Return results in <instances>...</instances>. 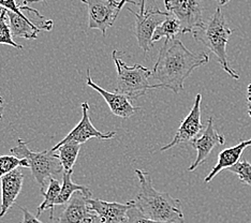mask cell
<instances>
[{"label": "cell", "mask_w": 251, "mask_h": 223, "mask_svg": "<svg viewBox=\"0 0 251 223\" xmlns=\"http://www.w3.org/2000/svg\"><path fill=\"white\" fill-rule=\"evenodd\" d=\"M209 56L206 53H193L178 39H165L152 68L153 78L158 82L155 88L172 90L179 94L184 90L186 79L197 68L206 65Z\"/></svg>", "instance_id": "6da1fadb"}, {"label": "cell", "mask_w": 251, "mask_h": 223, "mask_svg": "<svg viewBox=\"0 0 251 223\" xmlns=\"http://www.w3.org/2000/svg\"><path fill=\"white\" fill-rule=\"evenodd\" d=\"M134 172L140 185L138 196L133 199L136 208L152 220L184 223V214L179 199L171 197L167 192L156 190L150 173L142 170H135Z\"/></svg>", "instance_id": "7a4b0ae2"}, {"label": "cell", "mask_w": 251, "mask_h": 223, "mask_svg": "<svg viewBox=\"0 0 251 223\" xmlns=\"http://www.w3.org/2000/svg\"><path fill=\"white\" fill-rule=\"evenodd\" d=\"M232 32L221 8H217L209 21L202 28L193 31L192 36L197 42L206 47L216 56L222 70L237 81L239 75L231 69L226 55V45Z\"/></svg>", "instance_id": "3957f363"}, {"label": "cell", "mask_w": 251, "mask_h": 223, "mask_svg": "<svg viewBox=\"0 0 251 223\" xmlns=\"http://www.w3.org/2000/svg\"><path fill=\"white\" fill-rule=\"evenodd\" d=\"M119 55L121 53L118 50L112 51V58L115 62L117 71L115 93L128 97L130 100H134L144 96L147 90L153 89V85L148 82L152 75V69L145 68L139 64L129 67L121 59Z\"/></svg>", "instance_id": "277c9868"}, {"label": "cell", "mask_w": 251, "mask_h": 223, "mask_svg": "<svg viewBox=\"0 0 251 223\" xmlns=\"http://www.w3.org/2000/svg\"><path fill=\"white\" fill-rule=\"evenodd\" d=\"M11 153L16 157L25 158L29 163L31 174L36 181L44 189L47 180L50 177L64 173V167L59 159L58 153L53 150L33 152L27 146V143L22 139L18 140V145L11 148Z\"/></svg>", "instance_id": "5b68a950"}, {"label": "cell", "mask_w": 251, "mask_h": 223, "mask_svg": "<svg viewBox=\"0 0 251 223\" xmlns=\"http://www.w3.org/2000/svg\"><path fill=\"white\" fill-rule=\"evenodd\" d=\"M88 7V28L98 29L106 37V31L111 28L126 3L138 4L132 0H81Z\"/></svg>", "instance_id": "8992f818"}, {"label": "cell", "mask_w": 251, "mask_h": 223, "mask_svg": "<svg viewBox=\"0 0 251 223\" xmlns=\"http://www.w3.org/2000/svg\"><path fill=\"white\" fill-rule=\"evenodd\" d=\"M164 7L179 21L182 34H192L205 25L203 0H164Z\"/></svg>", "instance_id": "52a82bcc"}, {"label": "cell", "mask_w": 251, "mask_h": 223, "mask_svg": "<svg viewBox=\"0 0 251 223\" xmlns=\"http://www.w3.org/2000/svg\"><path fill=\"white\" fill-rule=\"evenodd\" d=\"M135 16V37L140 48L147 53L153 48L152 36L156 28L167 19L169 12L159 10L158 8L146 9L144 14L134 12L132 9H128Z\"/></svg>", "instance_id": "ba28073f"}, {"label": "cell", "mask_w": 251, "mask_h": 223, "mask_svg": "<svg viewBox=\"0 0 251 223\" xmlns=\"http://www.w3.org/2000/svg\"><path fill=\"white\" fill-rule=\"evenodd\" d=\"M201 102L202 95L198 94L192 108L190 110L189 114L187 115V117L181 122L172 142L169 143L168 145L161 147V151L171 149V148H173L176 145H179L181 143H190L193 139H196V137L202 132L204 127L201 123Z\"/></svg>", "instance_id": "9c48e42d"}, {"label": "cell", "mask_w": 251, "mask_h": 223, "mask_svg": "<svg viewBox=\"0 0 251 223\" xmlns=\"http://www.w3.org/2000/svg\"><path fill=\"white\" fill-rule=\"evenodd\" d=\"M225 135L218 133V131L215 129L213 117H210L207 122L206 128L204 129L202 134H199L196 139H193L190 142V144L197 150L198 154L195 162L188 168V172L195 171L198 167L205 162V160L208 158L210 152L216 146H222L225 145Z\"/></svg>", "instance_id": "30bf717a"}, {"label": "cell", "mask_w": 251, "mask_h": 223, "mask_svg": "<svg viewBox=\"0 0 251 223\" xmlns=\"http://www.w3.org/2000/svg\"><path fill=\"white\" fill-rule=\"evenodd\" d=\"M82 112H83V115H82L81 122H79L75 127L73 128V130L65 137L64 140L60 141L58 144H56L50 150L55 151L57 148L64 144V143L70 142V141L79 143V144H84V143H86L90 139H94V137L95 139H99V140H111L116 135L115 131L103 133L94 127L93 124H91V119L89 116L88 102L82 103Z\"/></svg>", "instance_id": "8fae6325"}, {"label": "cell", "mask_w": 251, "mask_h": 223, "mask_svg": "<svg viewBox=\"0 0 251 223\" xmlns=\"http://www.w3.org/2000/svg\"><path fill=\"white\" fill-rule=\"evenodd\" d=\"M87 203L94 214V223H126L127 213L133 201L121 204L87 198Z\"/></svg>", "instance_id": "7c38bea8"}, {"label": "cell", "mask_w": 251, "mask_h": 223, "mask_svg": "<svg viewBox=\"0 0 251 223\" xmlns=\"http://www.w3.org/2000/svg\"><path fill=\"white\" fill-rule=\"evenodd\" d=\"M86 83H87V86H89L90 88L95 89L97 93H99L102 97H103L105 102L107 103L108 107H110L111 112L117 117L127 119V118H130L131 116H133L136 112L141 110V107L133 106L131 104V101L128 97L118 93H110V91H106L105 89L101 88L100 86L97 85L90 77L89 69L87 70Z\"/></svg>", "instance_id": "4fadbf2b"}, {"label": "cell", "mask_w": 251, "mask_h": 223, "mask_svg": "<svg viewBox=\"0 0 251 223\" xmlns=\"http://www.w3.org/2000/svg\"><path fill=\"white\" fill-rule=\"evenodd\" d=\"M58 223H94V214L87 203V198L82 192L72 196L62 211Z\"/></svg>", "instance_id": "5bb4252c"}, {"label": "cell", "mask_w": 251, "mask_h": 223, "mask_svg": "<svg viewBox=\"0 0 251 223\" xmlns=\"http://www.w3.org/2000/svg\"><path fill=\"white\" fill-rule=\"evenodd\" d=\"M1 209L0 218L8 213L9 209L15 204L16 198L22 191L24 184V175L21 170L15 169L9 174L4 175L1 179Z\"/></svg>", "instance_id": "9a60e30c"}, {"label": "cell", "mask_w": 251, "mask_h": 223, "mask_svg": "<svg viewBox=\"0 0 251 223\" xmlns=\"http://www.w3.org/2000/svg\"><path fill=\"white\" fill-rule=\"evenodd\" d=\"M249 146H251V139L239 142L237 145L226 148V149L220 151L218 154V161H217L213 170L209 172V174L205 177L204 182H206V184L210 182L214 179V177L218 175L221 171L227 170L239 162V159H241L244 150Z\"/></svg>", "instance_id": "2e32d148"}, {"label": "cell", "mask_w": 251, "mask_h": 223, "mask_svg": "<svg viewBox=\"0 0 251 223\" xmlns=\"http://www.w3.org/2000/svg\"><path fill=\"white\" fill-rule=\"evenodd\" d=\"M72 171H68L64 172L62 173V185H61V191L58 197V199H57L56 205H66L68 202L70 201L73 193L74 192H82L86 198H93V193H91L90 189L86 186H82V185H77L74 184L72 181Z\"/></svg>", "instance_id": "e0dca14e"}, {"label": "cell", "mask_w": 251, "mask_h": 223, "mask_svg": "<svg viewBox=\"0 0 251 223\" xmlns=\"http://www.w3.org/2000/svg\"><path fill=\"white\" fill-rule=\"evenodd\" d=\"M60 191H61L60 182L57 179L53 178V177H50V181H49L48 190L44 191V189H41V194L44 197V201L38 207V211H37L38 217L41 216L43 211L50 209V220L54 219L55 206H57L56 202H57V199H58Z\"/></svg>", "instance_id": "ac0fdd59"}, {"label": "cell", "mask_w": 251, "mask_h": 223, "mask_svg": "<svg viewBox=\"0 0 251 223\" xmlns=\"http://www.w3.org/2000/svg\"><path fill=\"white\" fill-rule=\"evenodd\" d=\"M81 145L82 144H79V143L70 141L64 143V144L60 145L55 150L58 153L62 167H64V172L73 170L74 164L76 162L79 149H81Z\"/></svg>", "instance_id": "d6986e66"}, {"label": "cell", "mask_w": 251, "mask_h": 223, "mask_svg": "<svg viewBox=\"0 0 251 223\" xmlns=\"http://www.w3.org/2000/svg\"><path fill=\"white\" fill-rule=\"evenodd\" d=\"M179 32H181V25L179 21L174 15L169 14L167 19L156 28L152 36V42L155 43L162 38L173 39Z\"/></svg>", "instance_id": "ffe728a7"}, {"label": "cell", "mask_w": 251, "mask_h": 223, "mask_svg": "<svg viewBox=\"0 0 251 223\" xmlns=\"http://www.w3.org/2000/svg\"><path fill=\"white\" fill-rule=\"evenodd\" d=\"M19 167L29 168V163L25 158H19L14 154L0 156V179Z\"/></svg>", "instance_id": "44dd1931"}, {"label": "cell", "mask_w": 251, "mask_h": 223, "mask_svg": "<svg viewBox=\"0 0 251 223\" xmlns=\"http://www.w3.org/2000/svg\"><path fill=\"white\" fill-rule=\"evenodd\" d=\"M7 9L0 7V44H5L13 47L15 49L23 50V47L21 44L16 43L13 40V34L11 31L10 24L8 25L7 23Z\"/></svg>", "instance_id": "7402d4cb"}, {"label": "cell", "mask_w": 251, "mask_h": 223, "mask_svg": "<svg viewBox=\"0 0 251 223\" xmlns=\"http://www.w3.org/2000/svg\"><path fill=\"white\" fill-rule=\"evenodd\" d=\"M227 170L231 173L237 175L239 181L251 187V163L245 160V161L237 162Z\"/></svg>", "instance_id": "603a6c76"}, {"label": "cell", "mask_w": 251, "mask_h": 223, "mask_svg": "<svg viewBox=\"0 0 251 223\" xmlns=\"http://www.w3.org/2000/svg\"><path fill=\"white\" fill-rule=\"evenodd\" d=\"M126 223H173V222H160V221H156V220L147 218V217H145L138 208H136L133 201L132 206H131L127 213V220H126Z\"/></svg>", "instance_id": "cb8c5ba5"}, {"label": "cell", "mask_w": 251, "mask_h": 223, "mask_svg": "<svg viewBox=\"0 0 251 223\" xmlns=\"http://www.w3.org/2000/svg\"><path fill=\"white\" fill-rule=\"evenodd\" d=\"M0 7L10 10V11H13V12L18 13L22 17H28L25 14V12H23V11L21 10V5L16 3L15 0H0Z\"/></svg>", "instance_id": "d4e9b609"}, {"label": "cell", "mask_w": 251, "mask_h": 223, "mask_svg": "<svg viewBox=\"0 0 251 223\" xmlns=\"http://www.w3.org/2000/svg\"><path fill=\"white\" fill-rule=\"evenodd\" d=\"M19 208L23 211V217H24L22 223H45L42 222L41 220H39L38 216H35L32 213H30L27 208L22 207V206H19Z\"/></svg>", "instance_id": "484cf974"}, {"label": "cell", "mask_w": 251, "mask_h": 223, "mask_svg": "<svg viewBox=\"0 0 251 223\" xmlns=\"http://www.w3.org/2000/svg\"><path fill=\"white\" fill-rule=\"evenodd\" d=\"M247 107H248V115L251 118V84L248 85V88H247Z\"/></svg>", "instance_id": "4316f807"}, {"label": "cell", "mask_w": 251, "mask_h": 223, "mask_svg": "<svg viewBox=\"0 0 251 223\" xmlns=\"http://www.w3.org/2000/svg\"><path fill=\"white\" fill-rule=\"evenodd\" d=\"M4 107H5V102H4L2 97H0V120L2 119V114H3Z\"/></svg>", "instance_id": "83f0119b"}, {"label": "cell", "mask_w": 251, "mask_h": 223, "mask_svg": "<svg viewBox=\"0 0 251 223\" xmlns=\"http://www.w3.org/2000/svg\"><path fill=\"white\" fill-rule=\"evenodd\" d=\"M145 3L146 0H140V14H144L145 13Z\"/></svg>", "instance_id": "f1b7e54d"}, {"label": "cell", "mask_w": 251, "mask_h": 223, "mask_svg": "<svg viewBox=\"0 0 251 223\" xmlns=\"http://www.w3.org/2000/svg\"><path fill=\"white\" fill-rule=\"evenodd\" d=\"M42 1H49V0H24V4L28 3H36V2H42Z\"/></svg>", "instance_id": "f546056e"}, {"label": "cell", "mask_w": 251, "mask_h": 223, "mask_svg": "<svg viewBox=\"0 0 251 223\" xmlns=\"http://www.w3.org/2000/svg\"><path fill=\"white\" fill-rule=\"evenodd\" d=\"M214 1H216L217 3L220 5V7H222V5H226V4L229 3L231 0H214Z\"/></svg>", "instance_id": "4dcf8cb0"}]
</instances>
